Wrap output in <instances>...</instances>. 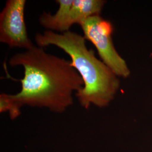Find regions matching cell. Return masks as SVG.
Returning <instances> with one entry per match:
<instances>
[{"label":"cell","mask_w":152,"mask_h":152,"mask_svg":"<svg viewBox=\"0 0 152 152\" xmlns=\"http://www.w3.org/2000/svg\"><path fill=\"white\" fill-rule=\"evenodd\" d=\"M9 63L11 66H22L24 71L20 91L7 94L12 120L21 114L24 105L45 108L61 113L73 103V92L84 85L71 61L47 53L39 46L34 45L24 52L14 55Z\"/></svg>","instance_id":"6da1fadb"},{"label":"cell","mask_w":152,"mask_h":152,"mask_svg":"<svg viewBox=\"0 0 152 152\" xmlns=\"http://www.w3.org/2000/svg\"><path fill=\"white\" fill-rule=\"evenodd\" d=\"M35 41L41 48L56 46L70 56L72 66L84 82L83 87L76 92L82 107L87 109L94 105L104 108L114 100L120 88L119 77L98 59L93 50L87 49L83 36L70 31L59 34L47 30L37 33Z\"/></svg>","instance_id":"7a4b0ae2"},{"label":"cell","mask_w":152,"mask_h":152,"mask_svg":"<svg viewBox=\"0 0 152 152\" xmlns=\"http://www.w3.org/2000/svg\"><path fill=\"white\" fill-rule=\"evenodd\" d=\"M80 26L83 37L95 46L102 61L118 77L126 78L130 76L126 61L114 47L112 37L113 27L110 22L96 15L89 17Z\"/></svg>","instance_id":"3957f363"},{"label":"cell","mask_w":152,"mask_h":152,"mask_svg":"<svg viewBox=\"0 0 152 152\" xmlns=\"http://www.w3.org/2000/svg\"><path fill=\"white\" fill-rule=\"evenodd\" d=\"M26 0H8L0 14V42L26 50L34 46L28 36L24 19Z\"/></svg>","instance_id":"277c9868"},{"label":"cell","mask_w":152,"mask_h":152,"mask_svg":"<svg viewBox=\"0 0 152 152\" xmlns=\"http://www.w3.org/2000/svg\"><path fill=\"white\" fill-rule=\"evenodd\" d=\"M105 3L103 0H73L62 32L69 31L73 24L80 25L89 17L100 15Z\"/></svg>","instance_id":"5b68a950"},{"label":"cell","mask_w":152,"mask_h":152,"mask_svg":"<svg viewBox=\"0 0 152 152\" xmlns=\"http://www.w3.org/2000/svg\"><path fill=\"white\" fill-rule=\"evenodd\" d=\"M73 0H56L59 9L56 12L51 15L44 12L39 18V23L48 31L62 32L63 27L67 19Z\"/></svg>","instance_id":"8992f818"}]
</instances>
